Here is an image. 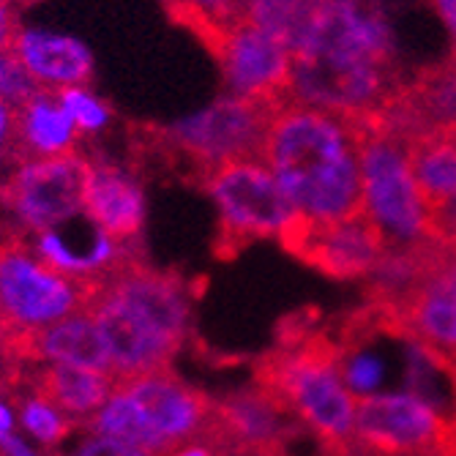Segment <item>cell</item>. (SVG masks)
<instances>
[{"instance_id":"7","label":"cell","mask_w":456,"mask_h":456,"mask_svg":"<svg viewBox=\"0 0 456 456\" xmlns=\"http://www.w3.org/2000/svg\"><path fill=\"white\" fill-rule=\"evenodd\" d=\"M202 186L219 205L216 252L222 257L238 255L252 240L268 235L279 238L298 216L263 159L227 161L205 175Z\"/></svg>"},{"instance_id":"24","label":"cell","mask_w":456,"mask_h":456,"mask_svg":"<svg viewBox=\"0 0 456 456\" xmlns=\"http://www.w3.org/2000/svg\"><path fill=\"white\" fill-rule=\"evenodd\" d=\"M47 94L38 86V79L28 71L22 58L14 47L0 50V102L9 104L12 110H22L36 96Z\"/></svg>"},{"instance_id":"15","label":"cell","mask_w":456,"mask_h":456,"mask_svg":"<svg viewBox=\"0 0 456 456\" xmlns=\"http://www.w3.org/2000/svg\"><path fill=\"white\" fill-rule=\"evenodd\" d=\"M107 287L175 345L186 339L189 296L178 276L153 271L151 265L134 257L107 273Z\"/></svg>"},{"instance_id":"23","label":"cell","mask_w":456,"mask_h":456,"mask_svg":"<svg viewBox=\"0 0 456 456\" xmlns=\"http://www.w3.org/2000/svg\"><path fill=\"white\" fill-rule=\"evenodd\" d=\"M322 0H246L248 22L281 38L289 50H296L309 20Z\"/></svg>"},{"instance_id":"16","label":"cell","mask_w":456,"mask_h":456,"mask_svg":"<svg viewBox=\"0 0 456 456\" xmlns=\"http://www.w3.org/2000/svg\"><path fill=\"white\" fill-rule=\"evenodd\" d=\"M6 347L20 358L33 361H53L79 369H94L112 375L110 353L99 334V325L91 309L74 312L53 325L36 328V330H9Z\"/></svg>"},{"instance_id":"20","label":"cell","mask_w":456,"mask_h":456,"mask_svg":"<svg viewBox=\"0 0 456 456\" xmlns=\"http://www.w3.org/2000/svg\"><path fill=\"white\" fill-rule=\"evenodd\" d=\"M115 383L118 380L107 371L55 363L38 371L36 394L58 410L74 412V416H88V412H96L110 399Z\"/></svg>"},{"instance_id":"11","label":"cell","mask_w":456,"mask_h":456,"mask_svg":"<svg viewBox=\"0 0 456 456\" xmlns=\"http://www.w3.org/2000/svg\"><path fill=\"white\" fill-rule=\"evenodd\" d=\"M445 419L419 394L355 396V445L380 456H437Z\"/></svg>"},{"instance_id":"3","label":"cell","mask_w":456,"mask_h":456,"mask_svg":"<svg viewBox=\"0 0 456 456\" xmlns=\"http://www.w3.org/2000/svg\"><path fill=\"white\" fill-rule=\"evenodd\" d=\"M339 353V345L325 334H296L284 350L260 363L257 388L301 419L328 453L350 456L355 396L342 378Z\"/></svg>"},{"instance_id":"6","label":"cell","mask_w":456,"mask_h":456,"mask_svg":"<svg viewBox=\"0 0 456 456\" xmlns=\"http://www.w3.org/2000/svg\"><path fill=\"white\" fill-rule=\"evenodd\" d=\"M375 325L419 345L456 378V248L435 240L407 293L388 306H369Z\"/></svg>"},{"instance_id":"13","label":"cell","mask_w":456,"mask_h":456,"mask_svg":"<svg viewBox=\"0 0 456 456\" xmlns=\"http://www.w3.org/2000/svg\"><path fill=\"white\" fill-rule=\"evenodd\" d=\"M214 58L222 66L224 82L232 96L281 104L289 99V74H293V50L281 38L240 22L227 33Z\"/></svg>"},{"instance_id":"29","label":"cell","mask_w":456,"mask_h":456,"mask_svg":"<svg viewBox=\"0 0 456 456\" xmlns=\"http://www.w3.org/2000/svg\"><path fill=\"white\" fill-rule=\"evenodd\" d=\"M71 456H153L142 448L126 445V443H118V440H107V437H94L86 440Z\"/></svg>"},{"instance_id":"12","label":"cell","mask_w":456,"mask_h":456,"mask_svg":"<svg viewBox=\"0 0 456 456\" xmlns=\"http://www.w3.org/2000/svg\"><path fill=\"white\" fill-rule=\"evenodd\" d=\"M279 240L287 252L334 279L369 276L386 248L378 227L361 211L337 222H306L296 216L281 230Z\"/></svg>"},{"instance_id":"22","label":"cell","mask_w":456,"mask_h":456,"mask_svg":"<svg viewBox=\"0 0 456 456\" xmlns=\"http://www.w3.org/2000/svg\"><path fill=\"white\" fill-rule=\"evenodd\" d=\"M173 22L189 28L211 53L227 38L232 28L248 20L246 0H161Z\"/></svg>"},{"instance_id":"28","label":"cell","mask_w":456,"mask_h":456,"mask_svg":"<svg viewBox=\"0 0 456 456\" xmlns=\"http://www.w3.org/2000/svg\"><path fill=\"white\" fill-rule=\"evenodd\" d=\"M161 456H227V451H224L222 440L208 427H205L197 437L173 445L170 451H164Z\"/></svg>"},{"instance_id":"35","label":"cell","mask_w":456,"mask_h":456,"mask_svg":"<svg viewBox=\"0 0 456 456\" xmlns=\"http://www.w3.org/2000/svg\"><path fill=\"white\" fill-rule=\"evenodd\" d=\"M378 4H386V0H378Z\"/></svg>"},{"instance_id":"5","label":"cell","mask_w":456,"mask_h":456,"mask_svg":"<svg viewBox=\"0 0 456 456\" xmlns=\"http://www.w3.org/2000/svg\"><path fill=\"white\" fill-rule=\"evenodd\" d=\"M107 276H74L38 263L17 232L0 235V325L36 330L88 309Z\"/></svg>"},{"instance_id":"27","label":"cell","mask_w":456,"mask_h":456,"mask_svg":"<svg viewBox=\"0 0 456 456\" xmlns=\"http://www.w3.org/2000/svg\"><path fill=\"white\" fill-rule=\"evenodd\" d=\"M0 156H14V159H28L22 137H20V118L17 110L0 102Z\"/></svg>"},{"instance_id":"33","label":"cell","mask_w":456,"mask_h":456,"mask_svg":"<svg viewBox=\"0 0 456 456\" xmlns=\"http://www.w3.org/2000/svg\"><path fill=\"white\" fill-rule=\"evenodd\" d=\"M0 445H4L6 453H12V456H33V451L20 437H14L12 432H0Z\"/></svg>"},{"instance_id":"32","label":"cell","mask_w":456,"mask_h":456,"mask_svg":"<svg viewBox=\"0 0 456 456\" xmlns=\"http://www.w3.org/2000/svg\"><path fill=\"white\" fill-rule=\"evenodd\" d=\"M437 456H456V410H453L451 419H445V429H443V437L437 445Z\"/></svg>"},{"instance_id":"25","label":"cell","mask_w":456,"mask_h":456,"mask_svg":"<svg viewBox=\"0 0 456 456\" xmlns=\"http://www.w3.org/2000/svg\"><path fill=\"white\" fill-rule=\"evenodd\" d=\"M58 102L69 112V118L74 120L77 132H99L107 126L110 110L94 94L82 91V88H66L58 94Z\"/></svg>"},{"instance_id":"30","label":"cell","mask_w":456,"mask_h":456,"mask_svg":"<svg viewBox=\"0 0 456 456\" xmlns=\"http://www.w3.org/2000/svg\"><path fill=\"white\" fill-rule=\"evenodd\" d=\"M17 33H20V28H17L12 4H9V0H0V50L14 47Z\"/></svg>"},{"instance_id":"9","label":"cell","mask_w":456,"mask_h":456,"mask_svg":"<svg viewBox=\"0 0 456 456\" xmlns=\"http://www.w3.org/2000/svg\"><path fill=\"white\" fill-rule=\"evenodd\" d=\"M88 173L91 159L77 153L28 159L0 186V197L28 227L53 230L86 211Z\"/></svg>"},{"instance_id":"10","label":"cell","mask_w":456,"mask_h":456,"mask_svg":"<svg viewBox=\"0 0 456 456\" xmlns=\"http://www.w3.org/2000/svg\"><path fill=\"white\" fill-rule=\"evenodd\" d=\"M115 394L145 429L156 456L197 437L214 412V402L178 380L170 369L118 380Z\"/></svg>"},{"instance_id":"8","label":"cell","mask_w":456,"mask_h":456,"mask_svg":"<svg viewBox=\"0 0 456 456\" xmlns=\"http://www.w3.org/2000/svg\"><path fill=\"white\" fill-rule=\"evenodd\" d=\"M276 107L279 104L230 94L197 115L178 120L170 129H156V140L164 142V151L189 156L202 181L227 161L260 159Z\"/></svg>"},{"instance_id":"17","label":"cell","mask_w":456,"mask_h":456,"mask_svg":"<svg viewBox=\"0 0 456 456\" xmlns=\"http://www.w3.org/2000/svg\"><path fill=\"white\" fill-rule=\"evenodd\" d=\"M86 211L99 230L118 243H134L145 222V197L140 183L115 164L91 159L86 186Z\"/></svg>"},{"instance_id":"26","label":"cell","mask_w":456,"mask_h":456,"mask_svg":"<svg viewBox=\"0 0 456 456\" xmlns=\"http://www.w3.org/2000/svg\"><path fill=\"white\" fill-rule=\"evenodd\" d=\"M22 424L30 435H36L38 440H61L66 432H69V424L61 419L58 407H53L50 402L45 399H28L22 404Z\"/></svg>"},{"instance_id":"31","label":"cell","mask_w":456,"mask_h":456,"mask_svg":"<svg viewBox=\"0 0 456 456\" xmlns=\"http://www.w3.org/2000/svg\"><path fill=\"white\" fill-rule=\"evenodd\" d=\"M435 12L440 17V22L445 25L451 41H453V50H456V0H432Z\"/></svg>"},{"instance_id":"14","label":"cell","mask_w":456,"mask_h":456,"mask_svg":"<svg viewBox=\"0 0 456 456\" xmlns=\"http://www.w3.org/2000/svg\"><path fill=\"white\" fill-rule=\"evenodd\" d=\"M88 309L110 353L115 380L170 369V361L181 345L167 339L137 309H132L120 296H115L107 287V279H104V289Z\"/></svg>"},{"instance_id":"19","label":"cell","mask_w":456,"mask_h":456,"mask_svg":"<svg viewBox=\"0 0 456 456\" xmlns=\"http://www.w3.org/2000/svg\"><path fill=\"white\" fill-rule=\"evenodd\" d=\"M214 410L230 437L260 453L281 456L284 440L293 432V427H289L293 412L260 388L232 394L224 402H214Z\"/></svg>"},{"instance_id":"18","label":"cell","mask_w":456,"mask_h":456,"mask_svg":"<svg viewBox=\"0 0 456 456\" xmlns=\"http://www.w3.org/2000/svg\"><path fill=\"white\" fill-rule=\"evenodd\" d=\"M14 50L47 94L58 96L66 88H82L94 77V58L82 41L58 33L20 30Z\"/></svg>"},{"instance_id":"2","label":"cell","mask_w":456,"mask_h":456,"mask_svg":"<svg viewBox=\"0 0 456 456\" xmlns=\"http://www.w3.org/2000/svg\"><path fill=\"white\" fill-rule=\"evenodd\" d=\"M358 142V120L287 99L273 110L260 159L301 219L337 222L361 211Z\"/></svg>"},{"instance_id":"21","label":"cell","mask_w":456,"mask_h":456,"mask_svg":"<svg viewBox=\"0 0 456 456\" xmlns=\"http://www.w3.org/2000/svg\"><path fill=\"white\" fill-rule=\"evenodd\" d=\"M17 118H20V137L28 159L74 153L77 126L69 118V112L61 107L58 96L53 94L36 96L22 110H17Z\"/></svg>"},{"instance_id":"1","label":"cell","mask_w":456,"mask_h":456,"mask_svg":"<svg viewBox=\"0 0 456 456\" xmlns=\"http://www.w3.org/2000/svg\"><path fill=\"white\" fill-rule=\"evenodd\" d=\"M396 41L378 0H322L293 50L289 99L353 120L375 118L402 88Z\"/></svg>"},{"instance_id":"4","label":"cell","mask_w":456,"mask_h":456,"mask_svg":"<svg viewBox=\"0 0 456 456\" xmlns=\"http://www.w3.org/2000/svg\"><path fill=\"white\" fill-rule=\"evenodd\" d=\"M361 132V214L378 227L386 248L421 246L432 238L429 208L402 140L378 123L358 120Z\"/></svg>"},{"instance_id":"34","label":"cell","mask_w":456,"mask_h":456,"mask_svg":"<svg viewBox=\"0 0 456 456\" xmlns=\"http://www.w3.org/2000/svg\"><path fill=\"white\" fill-rule=\"evenodd\" d=\"M0 432H12V412L0 404Z\"/></svg>"}]
</instances>
